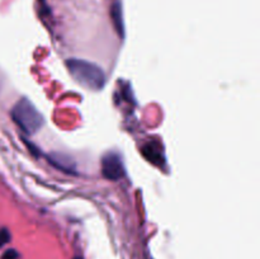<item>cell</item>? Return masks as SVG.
<instances>
[{"label": "cell", "instance_id": "6da1fadb", "mask_svg": "<svg viewBox=\"0 0 260 259\" xmlns=\"http://www.w3.org/2000/svg\"><path fill=\"white\" fill-rule=\"evenodd\" d=\"M66 66L74 80L78 81L84 88L99 90L106 84V74L95 63L81 58H69L66 61Z\"/></svg>", "mask_w": 260, "mask_h": 259}, {"label": "cell", "instance_id": "7a4b0ae2", "mask_svg": "<svg viewBox=\"0 0 260 259\" xmlns=\"http://www.w3.org/2000/svg\"><path fill=\"white\" fill-rule=\"evenodd\" d=\"M12 117L15 123L27 135H33L45 124V118L37 107L27 98H22L14 106Z\"/></svg>", "mask_w": 260, "mask_h": 259}, {"label": "cell", "instance_id": "3957f363", "mask_svg": "<svg viewBox=\"0 0 260 259\" xmlns=\"http://www.w3.org/2000/svg\"><path fill=\"white\" fill-rule=\"evenodd\" d=\"M102 173L109 180H119L124 177L126 170L122 159L116 152H108L102 159Z\"/></svg>", "mask_w": 260, "mask_h": 259}, {"label": "cell", "instance_id": "277c9868", "mask_svg": "<svg viewBox=\"0 0 260 259\" xmlns=\"http://www.w3.org/2000/svg\"><path fill=\"white\" fill-rule=\"evenodd\" d=\"M142 152H144L145 157L149 161L154 163V164L161 165L165 163L164 151H162V147H160L157 142H149L147 145H145L142 147Z\"/></svg>", "mask_w": 260, "mask_h": 259}, {"label": "cell", "instance_id": "5b68a950", "mask_svg": "<svg viewBox=\"0 0 260 259\" xmlns=\"http://www.w3.org/2000/svg\"><path fill=\"white\" fill-rule=\"evenodd\" d=\"M48 161H50L55 168H57V169L66 173H73V170L75 169L74 163L71 161L68 156H63V155L61 154L50 155V156H48Z\"/></svg>", "mask_w": 260, "mask_h": 259}, {"label": "cell", "instance_id": "8992f818", "mask_svg": "<svg viewBox=\"0 0 260 259\" xmlns=\"http://www.w3.org/2000/svg\"><path fill=\"white\" fill-rule=\"evenodd\" d=\"M112 17H113L114 24H116L117 32H119L121 37H123V23H122V14H121V8L118 4H116L112 9Z\"/></svg>", "mask_w": 260, "mask_h": 259}, {"label": "cell", "instance_id": "52a82bcc", "mask_svg": "<svg viewBox=\"0 0 260 259\" xmlns=\"http://www.w3.org/2000/svg\"><path fill=\"white\" fill-rule=\"evenodd\" d=\"M10 240V234L7 229H0V248Z\"/></svg>", "mask_w": 260, "mask_h": 259}, {"label": "cell", "instance_id": "ba28073f", "mask_svg": "<svg viewBox=\"0 0 260 259\" xmlns=\"http://www.w3.org/2000/svg\"><path fill=\"white\" fill-rule=\"evenodd\" d=\"M18 258H19V255H18V253L14 250V249H9V250L5 251L2 256V259H18Z\"/></svg>", "mask_w": 260, "mask_h": 259}, {"label": "cell", "instance_id": "9c48e42d", "mask_svg": "<svg viewBox=\"0 0 260 259\" xmlns=\"http://www.w3.org/2000/svg\"><path fill=\"white\" fill-rule=\"evenodd\" d=\"M74 259H83V258H80V256H76V258H74Z\"/></svg>", "mask_w": 260, "mask_h": 259}]
</instances>
